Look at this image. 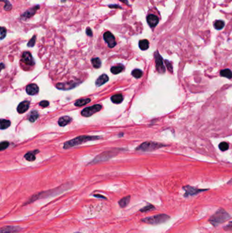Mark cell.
<instances>
[{"instance_id":"35","label":"cell","mask_w":232,"mask_h":233,"mask_svg":"<svg viewBox=\"0 0 232 233\" xmlns=\"http://www.w3.org/2000/svg\"><path fill=\"white\" fill-rule=\"evenodd\" d=\"M8 146H9V143L7 142V141L1 142V145H0V149H1V151L4 150V149H6Z\"/></svg>"},{"instance_id":"33","label":"cell","mask_w":232,"mask_h":233,"mask_svg":"<svg viewBox=\"0 0 232 233\" xmlns=\"http://www.w3.org/2000/svg\"><path fill=\"white\" fill-rule=\"evenodd\" d=\"M1 1H4L5 3V6H4V10H10L12 9V5L8 0H1Z\"/></svg>"},{"instance_id":"19","label":"cell","mask_w":232,"mask_h":233,"mask_svg":"<svg viewBox=\"0 0 232 233\" xmlns=\"http://www.w3.org/2000/svg\"><path fill=\"white\" fill-rule=\"evenodd\" d=\"M123 100V97L122 94H116L111 97V100L115 104H119L122 102Z\"/></svg>"},{"instance_id":"9","label":"cell","mask_w":232,"mask_h":233,"mask_svg":"<svg viewBox=\"0 0 232 233\" xmlns=\"http://www.w3.org/2000/svg\"><path fill=\"white\" fill-rule=\"evenodd\" d=\"M22 228L17 226H6L1 227L0 233H20Z\"/></svg>"},{"instance_id":"37","label":"cell","mask_w":232,"mask_h":233,"mask_svg":"<svg viewBox=\"0 0 232 233\" xmlns=\"http://www.w3.org/2000/svg\"><path fill=\"white\" fill-rule=\"evenodd\" d=\"M223 229H224V230H225V231H231V230H232V221L229 222L226 226H224V227H223Z\"/></svg>"},{"instance_id":"12","label":"cell","mask_w":232,"mask_h":233,"mask_svg":"<svg viewBox=\"0 0 232 233\" xmlns=\"http://www.w3.org/2000/svg\"><path fill=\"white\" fill-rule=\"evenodd\" d=\"M146 20L148 23V25L150 28H155V26H157V25L159 23V18L157 17L155 14H149L148 16H147Z\"/></svg>"},{"instance_id":"31","label":"cell","mask_w":232,"mask_h":233,"mask_svg":"<svg viewBox=\"0 0 232 233\" xmlns=\"http://www.w3.org/2000/svg\"><path fill=\"white\" fill-rule=\"evenodd\" d=\"M219 147L222 151H227L229 149V144L226 142H222L219 144Z\"/></svg>"},{"instance_id":"21","label":"cell","mask_w":232,"mask_h":233,"mask_svg":"<svg viewBox=\"0 0 232 233\" xmlns=\"http://www.w3.org/2000/svg\"><path fill=\"white\" fill-rule=\"evenodd\" d=\"M124 70V66L123 65H118L112 67L111 72L114 74H117L121 72Z\"/></svg>"},{"instance_id":"40","label":"cell","mask_w":232,"mask_h":233,"mask_svg":"<svg viewBox=\"0 0 232 233\" xmlns=\"http://www.w3.org/2000/svg\"><path fill=\"white\" fill-rule=\"evenodd\" d=\"M108 7L110 8H120V9H121V7L119 5H117V4H112V5H108Z\"/></svg>"},{"instance_id":"24","label":"cell","mask_w":232,"mask_h":233,"mask_svg":"<svg viewBox=\"0 0 232 233\" xmlns=\"http://www.w3.org/2000/svg\"><path fill=\"white\" fill-rule=\"evenodd\" d=\"M220 75L230 79L232 78V72L229 69H225L221 70L220 72Z\"/></svg>"},{"instance_id":"36","label":"cell","mask_w":232,"mask_h":233,"mask_svg":"<svg viewBox=\"0 0 232 233\" xmlns=\"http://www.w3.org/2000/svg\"><path fill=\"white\" fill-rule=\"evenodd\" d=\"M7 34V30L4 27H1V40H3L5 38Z\"/></svg>"},{"instance_id":"6","label":"cell","mask_w":232,"mask_h":233,"mask_svg":"<svg viewBox=\"0 0 232 233\" xmlns=\"http://www.w3.org/2000/svg\"><path fill=\"white\" fill-rule=\"evenodd\" d=\"M101 106L100 104H95L90 107H86L81 112V115L84 117H90L93 114L97 113L101 109Z\"/></svg>"},{"instance_id":"41","label":"cell","mask_w":232,"mask_h":233,"mask_svg":"<svg viewBox=\"0 0 232 233\" xmlns=\"http://www.w3.org/2000/svg\"><path fill=\"white\" fill-rule=\"evenodd\" d=\"M93 196H94L95 197H97V198H102V199H106V198L103 196H101L99 194H94Z\"/></svg>"},{"instance_id":"2","label":"cell","mask_w":232,"mask_h":233,"mask_svg":"<svg viewBox=\"0 0 232 233\" xmlns=\"http://www.w3.org/2000/svg\"><path fill=\"white\" fill-rule=\"evenodd\" d=\"M169 219H170V217L166 214H158V215L143 218L141 222H144L145 224H150V225H158V224H163L168 221Z\"/></svg>"},{"instance_id":"7","label":"cell","mask_w":232,"mask_h":233,"mask_svg":"<svg viewBox=\"0 0 232 233\" xmlns=\"http://www.w3.org/2000/svg\"><path fill=\"white\" fill-rule=\"evenodd\" d=\"M183 189L185 191V193L184 196L185 197H188V196H192L196 195L199 194V193L204 192V191H206L207 190H202V189H198L196 188H194V187H191L190 186H186L183 187Z\"/></svg>"},{"instance_id":"20","label":"cell","mask_w":232,"mask_h":233,"mask_svg":"<svg viewBox=\"0 0 232 233\" xmlns=\"http://www.w3.org/2000/svg\"><path fill=\"white\" fill-rule=\"evenodd\" d=\"M139 47L142 51H146L149 47V42L147 40H142L139 42Z\"/></svg>"},{"instance_id":"38","label":"cell","mask_w":232,"mask_h":233,"mask_svg":"<svg viewBox=\"0 0 232 233\" xmlns=\"http://www.w3.org/2000/svg\"><path fill=\"white\" fill-rule=\"evenodd\" d=\"M49 102L46 100L42 101L40 102V106L42 107H47L48 106H49Z\"/></svg>"},{"instance_id":"4","label":"cell","mask_w":232,"mask_h":233,"mask_svg":"<svg viewBox=\"0 0 232 233\" xmlns=\"http://www.w3.org/2000/svg\"><path fill=\"white\" fill-rule=\"evenodd\" d=\"M165 147V145L154 142H145L144 143H142L141 145H140V146L136 149V150L142 151H151L153 150H156V149L161 148V147Z\"/></svg>"},{"instance_id":"16","label":"cell","mask_w":232,"mask_h":233,"mask_svg":"<svg viewBox=\"0 0 232 233\" xmlns=\"http://www.w3.org/2000/svg\"><path fill=\"white\" fill-rule=\"evenodd\" d=\"M109 80L108 76L106 74H102L97 79L96 82H95V84H96L97 86H101V85L104 84L106 82H108Z\"/></svg>"},{"instance_id":"3","label":"cell","mask_w":232,"mask_h":233,"mask_svg":"<svg viewBox=\"0 0 232 233\" xmlns=\"http://www.w3.org/2000/svg\"><path fill=\"white\" fill-rule=\"evenodd\" d=\"M100 137L99 136H80L76 137V138L72 139V140H70L69 141H67V142L65 143L64 144L63 148L64 149H68L70 148V147H72L74 146H76V145H78L82 144V143L87 142V141H93V140H97V139H99Z\"/></svg>"},{"instance_id":"14","label":"cell","mask_w":232,"mask_h":233,"mask_svg":"<svg viewBox=\"0 0 232 233\" xmlns=\"http://www.w3.org/2000/svg\"><path fill=\"white\" fill-rule=\"evenodd\" d=\"M26 91L29 95H36L38 93L39 88L36 84H30L26 87Z\"/></svg>"},{"instance_id":"44","label":"cell","mask_w":232,"mask_h":233,"mask_svg":"<svg viewBox=\"0 0 232 233\" xmlns=\"http://www.w3.org/2000/svg\"><path fill=\"white\" fill-rule=\"evenodd\" d=\"M74 233H82V232H74Z\"/></svg>"},{"instance_id":"22","label":"cell","mask_w":232,"mask_h":233,"mask_svg":"<svg viewBox=\"0 0 232 233\" xmlns=\"http://www.w3.org/2000/svg\"><path fill=\"white\" fill-rule=\"evenodd\" d=\"M91 102V100L89 98H82L78 100L74 103V105L76 107H81V106H84L86 104L89 103Z\"/></svg>"},{"instance_id":"43","label":"cell","mask_w":232,"mask_h":233,"mask_svg":"<svg viewBox=\"0 0 232 233\" xmlns=\"http://www.w3.org/2000/svg\"><path fill=\"white\" fill-rule=\"evenodd\" d=\"M66 1H67V0H61V2H65Z\"/></svg>"},{"instance_id":"29","label":"cell","mask_w":232,"mask_h":233,"mask_svg":"<svg viewBox=\"0 0 232 233\" xmlns=\"http://www.w3.org/2000/svg\"><path fill=\"white\" fill-rule=\"evenodd\" d=\"M10 126V121L9 120L1 119V129L4 130V129L8 128Z\"/></svg>"},{"instance_id":"39","label":"cell","mask_w":232,"mask_h":233,"mask_svg":"<svg viewBox=\"0 0 232 233\" xmlns=\"http://www.w3.org/2000/svg\"><path fill=\"white\" fill-rule=\"evenodd\" d=\"M86 35H87L88 36H89V37H91L93 36V32H92L91 30V28H86Z\"/></svg>"},{"instance_id":"11","label":"cell","mask_w":232,"mask_h":233,"mask_svg":"<svg viewBox=\"0 0 232 233\" xmlns=\"http://www.w3.org/2000/svg\"><path fill=\"white\" fill-rule=\"evenodd\" d=\"M22 61L27 66H33L34 64V60L30 52H24L22 53Z\"/></svg>"},{"instance_id":"23","label":"cell","mask_w":232,"mask_h":233,"mask_svg":"<svg viewBox=\"0 0 232 233\" xmlns=\"http://www.w3.org/2000/svg\"><path fill=\"white\" fill-rule=\"evenodd\" d=\"M38 151H31V152H29L27 153H26L25 155V158L27 160L30 162L34 161L35 159H36V155H35V153H38Z\"/></svg>"},{"instance_id":"26","label":"cell","mask_w":232,"mask_h":233,"mask_svg":"<svg viewBox=\"0 0 232 233\" xmlns=\"http://www.w3.org/2000/svg\"><path fill=\"white\" fill-rule=\"evenodd\" d=\"M92 64L93 66V67L95 68H100V66L101 65V60L99 59V58H93L91 60Z\"/></svg>"},{"instance_id":"13","label":"cell","mask_w":232,"mask_h":233,"mask_svg":"<svg viewBox=\"0 0 232 233\" xmlns=\"http://www.w3.org/2000/svg\"><path fill=\"white\" fill-rule=\"evenodd\" d=\"M29 108H30V102L28 101L22 102L20 103L19 105L18 106L17 111L18 112V113L20 114L24 113L27 111Z\"/></svg>"},{"instance_id":"27","label":"cell","mask_w":232,"mask_h":233,"mask_svg":"<svg viewBox=\"0 0 232 233\" xmlns=\"http://www.w3.org/2000/svg\"><path fill=\"white\" fill-rule=\"evenodd\" d=\"M155 209V207L153 205H150V204H148L146 206H145L142 208V209H140V212H142V213H144V212H147L149 211H151V210H154Z\"/></svg>"},{"instance_id":"42","label":"cell","mask_w":232,"mask_h":233,"mask_svg":"<svg viewBox=\"0 0 232 233\" xmlns=\"http://www.w3.org/2000/svg\"><path fill=\"white\" fill-rule=\"evenodd\" d=\"M119 1H122V2H123V3H126V4H127V6H129V3H128V1H127V0H119Z\"/></svg>"},{"instance_id":"18","label":"cell","mask_w":232,"mask_h":233,"mask_svg":"<svg viewBox=\"0 0 232 233\" xmlns=\"http://www.w3.org/2000/svg\"><path fill=\"white\" fill-rule=\"evenodd\" d=\"M72 121V118L68 116L62 117L59 119V125L61 126H65L66 125L69 124Z\"/></svg>"},{"instance_id":"32","label":"cell","mask_w":232,"mask_h":233,"mask_svg":"<svg viewBox=\"0 0 232 233\" xmlns=\"http://www.w3.org/2000/svg\"><path fill=\"white\" fill-rule=\"evenodd\" d=\"M36 36H34L32 37V38L30 41H29V42L27 43V46L29 47H33L35 45V44H36Z\"/></svg>"},{"instance_id":"30","label":"cell","mask_w":232,"mask_h":233,"mask_svg":"<svg viewBox=\"0 0 232 233\" xmlns=\"http://www.w3.org/2000/svg\"><path fill=\"white\" fill-rule=\"evenodd\" d=\"M132 76L136 78H140L142 76V72L139 69H135L132 71Z\"/></svg>"},{"instance_id":"10","label":"cell","mask_w":232,"mask_h":233,"mask_svg":"<svg viewBox=\"0 0 232 233\" xmlns=\"http://www.w3.org/2000/svg\"><path fill=\"white\" fill-rule=\"evenodd\" d=\"M40 9V6H35L34 7H32L30 9L26 10L23 14H21V18L27 19V18H30L34 15L36 13L37 10Z\"/></svg>"},{"instance_id":"8","label":"cell","mask_w":232,"mask_h":233,"mask_svg":"<svg viewBox=\"0 0 232 233\" xmlns=\"http://www.w3.org/2000/svg\"><path fill=\"white\" fill-rule=\"evenodd\" d=\"M103 39L105 42L108 44V46L110 48H113L117 45V42H116L115 38L114 36V35L110 32H106L103 34Z\"/></svg>"},{"instance_id":"15","label":"cell","mask_w":232,"mask_h":233,"mask_svg":"<svg viewBox=\"0 0 232 233\" xmlns=\"http://www.w3.org/2000/svg\"><path fill=\"white\" fill-rule=\"evenodd\" d=\"M76 85V83H58L57 85V87L58 89H63V90H67L72 88H74Z\"/></svg>"},{"instance_id":"1","label":"cell","mask_w":232,"mask_h":233,"mask_svg":"<svg viewBox=\"0 0 232 233\" xmlns=\"http://www.w3.org/2000/svg\"><path fill=\"white\" fill-rule=\"evenodd\" d=\"M231 216L225 209L220 208L209 219V222L213 226L217 227L219 224L228 220Z\"/></svg>"},{"instance_id":"28","label":"cell","mask_w":232,"mask_h":233,"mask_svg":"<svg viewBox=\"0 0 232 233\" xmlns=\"http://www.w3.org/2000/svg\"><path fill=\"white\" fill-rule=\"evenodd\" d=\"M39 117V114L37 111H33L32 113L30 114V118H29V120L31 122H34L35 121H36L37 119Z\"/></svg>"},{"instance_id":"5","label":"cell","mask_w":232,"mask_h":233,"mask_svg":"<svg viewBox=\"0 0 232 233\" xmlns=\"http://www.w3.org/2000/svg\"><path fill=\"white\" fill-rule=\"evenodd\" d=\"M155 59V64H156V68L157 70L159 73H164L165 72V67L164 66V62H163V59L161 56L159 55L158 52H155L154 54Z\"/></svg>"},{"instance_id":"17","label":"cell","mask_w":232,"mask_h":233,"mask_svg":"<svg viewBox=\"0 0 232 233\" xmlns=\"http://www.w3.org/2000/svg\"><path fill=\"white\" fill-rule=\"evenodd\" d=\"M130 198H131V196H125L121 198L119 201V205L120 207L121 208H125L127 206L129 205Z\"/></svg>"},{"instance_id":"34","label":"cell","mask_w":232,"mask_h":233,"mask_svg":"<svg viewBox=\"0 0 232 233\" xmlns=\"http://www.w3.org/2000/svg\"><path fill=\"white\" fill-rule=\"evenodd\" d=\"M165 66H166V68H167V70H168L170 72H173L172 65V64L170 63V62H169V61H167V60H165Z\"/></svg>"},{"instance_id":"25","label":"cell","mask_w":232,"mask_h":233,"mask_svg":"<svg viewBox=\"0 0 232 233\" xmlns=\"http://www.w3.org/2000/svg\"><path fill=\"white\" fill-rule=\"evenodd\" d=\"M214 27L216 30H221L225 27V23L221 20H217L214 23Z\"/></svg>"}]
</instances>
